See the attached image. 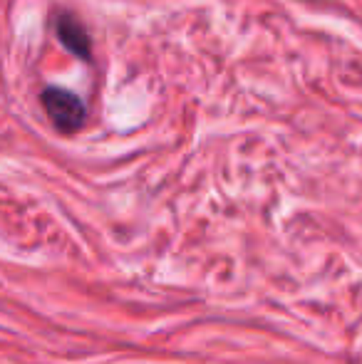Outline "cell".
Instances as JSON below:
<instances>
[{"label":"cell","mask_w":362,"mask_h":364,"mask_svg":"<svg viewBox=\"0 0 362 364\" xmlns=\"http://www.w3.org/2000/svg\"><path fill=\"white\" fill-rule=\"evenodd\" d=\"M40 102H43L45 112L58 132L75 134L78 129H82L85 119H87V105L80 95L65 90V87L48 85L40 92Z\"/></svg>","instance_id":"obj_1"},{"label":"cell","mask_w":362,"mask_h":364,"mask_svg":"<svg viewBox=\"0 0 362 364\" xmlns=\"http://www.w3.org/2000/svg\"><path fill=\"white\" fill-rule=\"evenodd\" d=\"M55 35H58L60 45H63L70 55H75V58L82 60V63H90L92 60L90 35H87V30H85V25L80 23L73 13H68V10L58 13V18H55Z\"/></svg>","instance_id":"obj_2"}]
</instances>
